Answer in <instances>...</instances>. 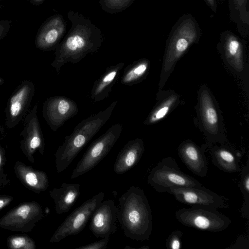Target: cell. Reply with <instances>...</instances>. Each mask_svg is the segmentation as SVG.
<instances>
[{"mask_svg":"<svg viewBox=\"0 0 249 249\" xmlns=\"http://www.w3.org/2000/svg\"><path fill=\"white\" fill-rule=\"evenodd\" d=\"M178 156L193 173L200 177L207 176L208 160L203 151L191 141L182 143L178 148Z\"/></svg>","mask_w":249,"mask_h":249,"instance_id":"cell-16","label":"cell"},{"mask_svg":"<svg viewBox=\"0 0 249 249\" xmlns=\"http://www.w3.org/2000/svg\"><path fill=\"white\" fill-rule=\"evenodd\" d=\"M217 209L209 206H192L177 210L175 217L184 226L201 231L218 232L227 228L231 221Z\"/></svg>","mask_w":249,"mask_h":249,"instance_id":"cell-6","label":"cell"},{"mask_svg":"<svg viewBox=\"0 0 249 249\" xmlns=\"http://www.w3.org/2000/svg\"><path fill=\"white\" fill-rule=\"evenodd\" d=\"M37 104L28 113L24 119V128L20 136V149L29 161L35 163L34 154L38 150L44 155L45 141L37 116Z\"/></svg>","mask_w":249,"mask_h":249,"instance_id":"cell-11","label":"cell"},{"mask_svg":"<svg viewBox=\"0 0 249 249\" xmlns=\"http://www.w3.org/2000/svg\"><path fill=\"white\" fill-rule=\"evenodd\" d=\"M200 110L206 129L211 134H216L218 126V114L207 91H203L200 96Z\"/></svg>","mask_w":249,"mask_h":249,"instance_id":"cell-23","label":"cell"},{"mask_svg":"<svg viewBox=\"0 0 249 249\" xmlns=\"http://www.w3.org/2000/svg\"><path fill=\"white\" fill-rule=\"evenodd\" d=\"M239 187L242 193L244 202L241 208L242 216L248 219L249 217V160L243 167L240 176Z\"/></svg>","mask_w":249,"mask_h":249,"instance_id":"cell-25","label":"cell"},{"mask_svg":"<svg viewBox=\"0 0 249 249\" xmlns=\"http://www.w3.org/2000/svg\"><path fill=\"white\" fill-rule=\"evenodd\" d=\"M144 147L141 139L128 141L117 155L113 166L117 174H124L135 166L141 159Z\"/></svg>","mask_w":249,"mask_h":249,"instance_id":"cell-18","label":"cell"},{"mask_svg":"<svg viewBox=\"0 0 249 249\" xmlns=\"http://www.w3.org/2000/svg\"><path fill=\"white\" fill-rule=\"evenodd\" d=\"M118 208L113 199L102 201L90 217L89 229L94 235L103 238L117 230Z\"/></svg>","mask_w":249,"mask_h":249,"instance_id":"cell-14","label":"cell"},{"mask_svg":"<svg viewBox=\"0 0 249 249\" xmlns=\"http://www.w3.org/2000/svg\"><path fill=\"white\" fill-rule=\"evenodd\" d=\"M0 81H1V80H0V84H1V82Z\"/></svg>","mask_w":249,"mask_h":249,"instance_id":"cell-38","label":"cell"},{"mask_svg":"<svg viewBox=\"0 0 249 249\" xmlns=\"http://www.w3.org/2000/svg\"><path fill=\"white\" fill-rule=\"evenodd\" d=\"M235 8L239 12L241 20L244 22L249 23V12L247 5L248 0H233Z\"/></svg>","mask_w":249,"mask_h":249,"instance_id":"cell-31","label":"cell"},{"mask_svg":"<svg viewBox=\"0 0 249 249\" xmlns=\"http://www.w3.org/2000/svg\"><path fill=\"white\" fill-rule=\"evenodd\" d=\"M78 112L77 104L66 96L58 95L45 100L42 106V115L50 128L56 131Z\"/></svg>","mask_w":249,"mask_h":249,"instance_id":"cell-12","label":"cell"},{"mask_svg":"<svg viewBox=\"0 0 249 249\" xmlns=\"http://www.w3.org/2000/svg\"><path fill=\"white\" fill-rule=\"evenodd\" d=\"M117 103L115 101L105 110L83 119L70 135L65 137L54 154L57 173H62L70 165L81 149L107 122Z\"/></svg>","mask_w":249,"mask_h":249,"instance_id":"cell-3","label":"cell"},{"mask_svg":"<svg viewBox=\"0 0 249 249\" xmlns=\"http://www.w3.org/2000/svg\"><path fill=\"white\" fill-rule=\"evenodd\" d=\"M7 159L5 155V151L0 143V187H4L10 183V180L8 178V175L5 173L4 169Z\"/></svg>","mask_w":249,"mask_h":249,"instance_id":"cell-29","label":"cell"},{"mask_svg":"<svg viewBox=\"0 0 249 249\" xmlns=\"http://www.w3.org/2000/svg\"><path fill=\"white\" fill-rule=\"evenodd\" d=\"M118 201V219L125 236L138 241L149 240L152 231V215L144 191L131 186Z\"/></svg>","mask_w":249,"mask_h":249,"instance_id":"cell-2","label":"cell"},{"mask_svg":"<svg viewBox=\"0 0 249 249\" xmlns=\"http://www.w3.org/2000/svg\"><path fill=\"white\" fill-rule=\"evenodd\" d=\"M14 197L10 195H0V211L11 203Z\"/></svg>","mask_w":249,"mask_h":249,"instance_id":"cell-34","label":"cell"},{"mask_svg":"<svg viewBox=\"0 0 249 249\" xmlns=\"http://www.w3.org/2000/svg\"><path fill=\"white\" fill-rule=\"evenodd\" d=\"M14 171L20 182L34 193L39 194L48 187V177L43 171L35 169L19 160L15 162Z\"/></svg>","mask_w":249,"mask_h":249,"instance_id":"cell-17","label":"cell"},{"mask_svg":"<svg viewBox=\"0 0 249 249\" xmlns=\"http://www.w3.org/2000/svg\"><path fill=\"white\" fill-rule=\"evenodd\" d=\"M207 4L213 10H215L216 5L214 0H205Z\"/></svg>","mask_w":249,"mask_h":249,"instance_id":"cell-35","label":"cell"},{"mask_svg":"<svg viewBox=\"0 0 249 249\" xmlns=\"http://www.w3.org/2000/svg\"></svg>","mask_w":249,"mask_h":249,"instance_id":"cell-39","label":"cell"},{"mask_svg":"<svg viewBox=\"0 0 249 249\" xmlns=\"http://www.w3.org/2000/svg\"><path fill=\"white\" fill-rule=\"evenodd\" d=\"M220 43L227 60L234 68L241 69L243 66V46L239 38L230 31L223 32Z\"/></svg>","mask_w":249,"mask_h":249,"instance_id":"cell-22","label":"cell"},{"mask_svg":"<svg viewBox=\"0 0 249 249\" xmlns=\"http://www.w3.org/2000/svg\"><path fill=\"white\" fill-rule=\"evenodd\" d=\"M43 217L41 205L36 201L22 203L0 218V228L13 231H31Z\"/></svg>","mask_w":249,"mask_h":249,"instance_id":"cell-9","label":"cell"},{"mask_svg":"<svg viewBox=\"0 0 249 249\" xmlns=\"http://www.w3.org/2000/svg\"><path fill=\"white\" fill-rule=\"evenodd\" d=\"M12 21L7 19L0 20V40L9 33L11 27Z\"/></svg>","mask_w":249,"mask_h":249,"instance_id":"cell-33","label":"cell"},{"mask_svg":"<svg viewBox=\"0 0 249 249\" xmlns=\"http://www.w3.org/2000/svg\"><path fill=\"white\" fill-rule=\"evenodd\" d=\"M30 2L34 5H40L42 4L45 0H28Z\"/></svg>","mask_w":249,"mask_h":249,"instance_id":"cell-36","label":"cell"},{"mask_svg":"<svg viewBox=\"0 0 249 249\" xmlns=\"http://www.w3.org/2000/svg\"><path fill=\"white\" fill-rule=\"evenodd\" d=\"M183 232L176 230L170 233L166 240V247L168 249H179L181 247Z\"/></svg>","mask_w":249,"mask_h":249,"instance_id":"cell-30","label":"cell"},{"mask_svg":"<svg viewBox=\"0 0 249 249\" xmlns=\"http://www.w3.org/2000/svg\"><path fill=\"white\" fill-rule=\"evenodd\" d=\"M2 8V5H0V9Z\"/></svg>","mask_w":249,"mask_h":249,"instance_id":"cell-37","label":"cell"},{"mask_svg":"<svg viewBox=\"0 0 249 249\" xmlns=\"http://www.w3.org/2000/svg\"><path fill=\"white\" fill-rule=\"evenodd\" d=\"M135 0H99L103 10L109 14L121 12L129 7Z\"/></svg>","mask_w":249,"mask_h":249,"instance_id":"cell-28","label":"cell"},{"mask_svg":"<svg viewBox=\"0 0 249 249\" xmlns=\"http://www.w3.org/2000/svg\"><path fill=\"white\" fill-rule=\"evenodd\" d=\"M110 235L103 237L101 239L90 244L79 247L76 249H105L108 242Z\"/></svg>","mask_w":249,"mask_h":249,"instance_id":"cell-32","label":"cell"},{"mask_svg":"<svg viewBox=\"0 0 249 249\" xmlns=\"http://www.w3.org/2000/svg\"><path fill=\"white\" fill-rule=\"evenodd\" d=\"M104 196L105 193L101 192L75 209L57 228L49 242L58 243L68 236L75 235L81 232Z\"/></svg>","mask_w":249,"mask_h":249,"instance_id":"cell-8","label":"cell"},{"mask_svg":"<svg viewBox=\"0 0 249 249\" xmlns=\"http://www.w3.org/2000/svg\"><path fill=\"white\" fill-rule=\"evenodd\" d=\"M122 131V125L116 124L95 140L72 171L71 178H77L95 167L112 149Z\"/></svg>","mask_w":249,"mask_h":249,"instance_id":"cell-7","label":"cell"},{"mask_svg":"<svg viewBox=\"0 0 249 249\" xmlns=\"http://www.w3.org/2000/svg\"><path fill=\"white\" fill-rule=\"evenodd\" d=\"M49 193L54 201L56 213L61 214L69 212L77 200L80 193V185L63 182L59 188H54Z\"/></svg>","mask_w":249,"mask_h":249,"instance_id":"cell-19","label":"cell"},{"mask_svg":"<svg viewBox=\"0 0 249 249\" xmlns=\"http://www.w3.org/2000/svg\"><path fill=\"white\" fill-rule=\"evenodd\" d=\"M35 87L32 81H22L10 96L5 110L7 128L15 127L26 114L34 96Z\"/></svg>","mask_w":249,"mask_h":249,"instance_id":"cell-10","label":"cell"},{"mask_svg":"<svg viewBox=\"0 0 249 249\" xmlns=\"http://www.w3.org/2000/svg\"><path fill=\"white\" fill-rule=\"evenodd\" d=\"M149 67V62L146 59L133 61L124 71L121 79L122 84L132 86L141 82L145 76Z\"/></svg>","mask_w":249,"mask_h":249,"instance_id":"cell-24","label":"cell"},{"mask_svg":"<svg viewBox=\"0 0 249 249\" xmlns=\"http://www.w3.org/2000/svg\"><path fill=\"white\" fill-rule=\"evenodd\" d=\"M66 32V23L61 15L55 14L40 26L35 37L36 48L43 51L55 50Z\"/></svg>","mask_w":249,"mask_h":249,"instance_id":"cell-15","label":"cell"},{"mask_svg":"<svg viewBox=\"0 0 249 249\" xmlns=\"http://www.w3.org/2000/svg\"><path fill=\"white\" fill-rule=\"evenodd\" d=\"M68 17L71 26L55 49L51 63L58 74L66 63H78L88 54L98 52L104 40L100 29L83 15L70 10Z\"/></svg>","mask_w":249,"mask_h":249,"instance_id":"cell-1","label":"cell"},{"mask_svg":"<svg viewBox=\"0 0 249 249\" xmlns=\"http://www.w3.org/2000/svg\"><path fill=\"white\" fill-rule=\"evenodd\" d=\"M210 153L213 164L221 171L230 173L240 171L241 155L227 148L217 146L212 147Z\"/></svg>","mask_w":249,"mask_h":249,"instance_id":"cell-21","label":"cell"},{"mask_svg":"<svg viewBox=\"0 0 249 249\" xmlns=\"http://www.w3.org/2000/svg\"><path fill=\"white\" fill-rule=\"evenodd\" d=\"M175 96H172L165 100L157 107L147 118L144 122L145 124H151L157 122L164 118L168 113L176 100Z\"/></svg>","mask_w":249,"mask_h":249,"instance_id":"cell-27","label":"cell"},{"mask_svg":"<svg viewBox=\"0 0 249 249\" xmlns=\"http://www.w3.org/2000/svg\"><path fill=\"white\" fill-rule=\"evenodd\" d=\"M7 247L11 249H35V242L26 234L13 235L6 240Z\"/></svg>","mask_w":249,"mask_h":249,"instance_id":"cell-26","label":"cell"},{"mask_svg":"<svg viewBox=\"0 0 249 249\" xmlns=\"http://www.w3.org/2000/svg\"><path fill=\"white\" fill-rule=\"evenodd\" d=\"M168 193L173 195L178 202L191 206L229 208L224 197L203 186L174 188L171 189Z\"/></svg>","mask_w":249,"mask_h":249,"instance_id":"cell-13","label":"cell"},{"mask_svg":"<svg viewBox=\"0 0 249 249\" xmlns=\"http://www.w3.org/2000/svg\"><path fill=\"white\" fill-rule=\"evenodd\" d=\"M201 31L198 23L191 14L182 15L173 27L169 37L163 72L167 73L188 49L199 38Z\"/></svg>","mask_w":249,"mask_h":249,"instance_id":"cell-4","label":"cell"},{"mask_svg":"<svg viewBox=\"0 0 249 249\" xmlns=\"http://www.w3.org/2000/svg\"><path fill=\"white\" fill-rule=\"evenodd\" d=\"M147 183L159 193H169L174 188L203 185L193 177L183 172L175 159H162L151 170L147 178Z\"/></svg>","mask_w":249,"mask_h":249,"instance_id":"cell-5","label":"cell"},{"mask_svg":"<svg viewBox=\"0 0 249 249\" xmlns=\"http://www.w3.org/2000/svg\"><path fill=\"white\" fill-rule=\"evenodd\" d=\"M124 65V62H120L107 68L105 72L92 87L90 93L92 100L99 102L109 96Z\"/></svg>","mask_w":249,"mask_h":249,"instance_id":"cell-20","label":"cell"}]
</instances>
